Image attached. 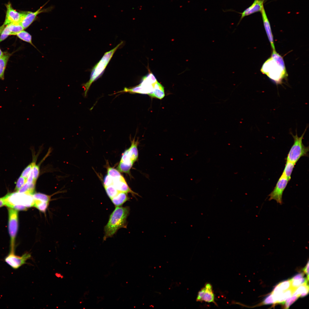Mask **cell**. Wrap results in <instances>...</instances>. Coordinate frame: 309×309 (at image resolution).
I'll return each mask as SVG.
<instances>
[{"label": "cell", "mask_w": 309, "mask_h": 309, "mask_svg": "<svg viewBox=\"0 0 309 309\" xmlns=\"http://www.w3.org/2000/svg\"><path fill=\"white\" fill-rule=\"evenodd\" d=\"M261 71L277 84L282 83L288 76L283 58L275 50H272L271 57L264 63Z\"/></svg>", "instance_id": "6da1fadb"}, {"label": "cell", "mask_w": 309, "mask_h": 309, "mask_svg": "<svg viewBox=\"0 0 309 309\" xmlns=\"http://www.w3.org/2000/svg\"><path fill=\"white\" fill-rule=\"evenodd\" d=\"M130 210V208L128 206L116 207L110 215L108 222L104 227V240L112 237L119 229L126 228V219L129 214Z\"/></svg>", "instance_id": "7a4b0ae2"}, {"label": "cell", "mask_w": 309, "mask_h": 309, "mask_svg": "<svg viewBox=\"0 0 309 309\" xmlns=\"http://www.w3.org/2000/svg\"><path fill=\"white\" fill-rule=\"evenodd\" d=\"M122 43V41L121 42L115 47L105 53L100 61L94 67L91 71L89 80L82 85L84 89V96H86L92 83L102 75L114 54Z\"/></svg>", "instance_id": "3957f363"}, {"label": "cell", "mask_w": 309, "mask_h": 309, "mask_svg": "<svg viewBox=\"0 0 309 309\" xmlns=\"http://www.w3.org/2000/svg\"><path fill=\"white\" fill-rule=\"evenodd\" d=\"M306 129L300 137L298 136L296 132L295 135L292 134L294 142L287 155L286 160L296 164L302 157L308 156L309 147L305 146L302 142Z\"/></svg>", "instance_id": "277c9868"}, {"label": "cell", "mask_w": 309, "mask_h": 309, "mask_svg": "<svg viewBox=\"0 0 309 309\" xmlns=\"http://www.w3.org/2000/svg\"><path fill=\"white\" fill-rule=\"evenodd\" d=\"M2 199L5 205L10 208L17 205L23 206L28 208L34 205L32 195L17 191L9 193Z\"/></svg>", "instance_id": "5b68a950"}, {"label": "cell", "mask_w": 309, "mask_h": 309, "mask_svg": "<svg viewBox=\"0 0 309 309\" xmlns=\"http://www.w3.org/2000/svg\"><path fill=\"white\" fill-rule=\"evenodd\" d=\"M8 214V227L11 239L10 252H15V239L18 227V212L17 210L9 208Z\"/></svg>", "instance_id": "8992f818"}, {"label": "cell", "mask_w": 309, "mask_h": 309, "mask_svg": "<svg viewBox=\"0 0 309 309\" xmlns=\"http://www.w3.org/2000/svg\"><path fill=\"white\" fill-rule=\"evenodd\" d=\"M289 181L287 178L282 175L273 190L269 195V200H275L277 203L282 205L283 203V194Z\"/></svg>", "instance_id": "52a82bcc"}, {"label": "cell", "mask_w": 309, "mask_h": 309, "mask_svg": "<svg viewBox=\"0 0 309 309\" xmlns=\"http://www.w3.org/2000/svg\"><path fill=\"white\" fill-rule=\"evenodd\" d=\"M31 255L30 253H25L21 256L16 255L15 252H10L5 258L6 263L14 269L19 268L23 265L26 264V261L30 259Z\"/></svg>", "instance_id": "ba28073f"}, {"label": "cell", "mask_w": 309, "mask_h": 309, "mask_svg": "<svg viewBox=\"0 0 309 309\" xmlns=\"http://www.w3.org/2000/svg\"><path fill=\"white\" fill-rule=\"evenodd\" d=\"M48 2V1L35 12L21 11L22 17L20 23L24 29L28 27L33 23L39 14L42 12L48 11L49 9H50L48 8L43 9V7Z\"/></svg>", "instance_id": "9c48e42d"}, {"label": "cell", "mask_w": 309, "mask_h": 309, "mask_svg": "<svg viewBox=\"0 0 309 309\" xmlns=\"http://www.w3.org/2000/svg\"><path fill=\"white\" fill-rule=\"evenodd\" d=\"M6 6V15L3 25L6 26L12 23H20L22 17L21 12H18L13 9L10 2L7 4Z\"/></svg>", "instance_id": "30bf717a"}, {"label": "cell", "mask_w": 309, "mask_h": 309, "mask_svg": "<svg viewBox=\"0 0 309 309\" xmlns=\"http://www.w3.org/2000/svg\"><path fill=\"white\" fill-rule=\"evenodd\" d=\"M264 1L265 0H254L252 4L245 9L243 12L239 13L241 15V16L237 25L239 23L244 17L255 13L261 12L264 7Z\"/></svg>", "instance_id": "8fae6325"}, {"label": "cell", "mask_w": 309, "mask_h": 309, "mask_svg": "<svg viewBox=\"0 0 309 309\" xmlns=\"http://www.w3.org/2000/svg\"><path fill=\"white\" fill-rule=\"evenodd\" d=\"M260 12L261 13L264 28L272 50H275L274 41L273 36L271 30L270 23L267 17L264 7L263 8Z\"/></svg>", "instance_id": "7c38bea8"}, {"label": "cell", "mask_w": 309, "mask_h": 309, "mask_svg": "<svg viewBox=\"0 0 309 309\" xmlns=\"http://www.w3.org/2000/svg\"><path fill=\"white\" fill-rule=\"evenodd\" d=\"M113 185L119 192L127 193H129L133 196L138 195L130 189L123 177L119 179H113Z\"/></svg>", "instance_id": "4fadbf2b"}, {"label": "cell", "mask_w": 309, "mask_h": 309, "mask_svg": "<svg viewBox=\"0 0 309 309\" xmlns=\"http://www.w3.org/2000/svg\"><path fill=\"white\" fill-rule=\"evenodd\" d=\"M205 291L201 302L212 303L216 306L217 304L215 301V296L212 285L209 283L206 284L204 287Z\"/></svg>", "instance_id": "5bb4252c"}, {"label": "cell", "mask_w": 309, "mask_h": 309, "mask_svg": "<svg viewBox=\"0 0 309 309\" xmlns=\"http://www.w3.org/2000/svg\"><path fill=\"white\" fill-rule=\"evenodd\" d=\"M129 199L127 193L121 192H119L116 196L111 199L115 207L121 206Z\"/></svg>", "instance_id": "9a60e30c"}, {"label": "cell", "mask_w": 309, "mask_h": 309, "mask_svg": "<svg viewBox=\"0 0 309 309\" xmlns=\"http://www.w3.org/2000/svg\"><path fill=\"white\" fill-rule=\"evenodd\" d=\"M138 144V140L135 141L134 139L131 141L130 146L127 149L129 155L134 163L137 160L138 157V151L137 148Z\"/></svg>", "instance_id": "2e32d148"}, {"label": "cell", "mask_w": 309, "mask_h": 309, "mask_svg": "<svg viewBox=\"0 0 309 309\" xmlns=\"http://www.w3.org/2000/svg\"><path fill=\"white\" fill-rule=\"evenodd\" d=\"M34 200V205L43 203H48L50 201V196L40 193H35L32 195Z\"/></svg>", "instance_id": "e0dca14e"}, {"label": "cell", "mask_w": 309, "mask_h": 309, "mask_svg": "<svg viewBox=\"0 0 309 309\" xmlns=\"http://www.w3.org/2000/svg\"><path fill=\"white\" fill-rule=\"evenodd\" d=\"M296 164L286 160L282 175L287 178L289 181L291 178L292 173Z\"/></svg>", "instance_id": "ac0fdd59"}, {"label": "cell", "mask_w": 309, "mask_h": 309, "mask_svg": "<svg viewBox=\"0 0 309 309\" xmlns=\"http://www.w3.org/2000/svg\"><path fill=\"white\" fill-rule=\"evenodd\" d=\"M309 292V286L306 283L301 285L295 289L292 295L297 296L298 297H304L307 295Z\"/></svg>", "instance_id": "d6986e66"}, {"label": "cell", "mask_w": 309, "mask_h": 309, "mask_svg": "<svg viewBox=\"0 0 309 309\" xmlns=\"http://www.w3.org/2000/svg\"><path fill=\"white\" fill-rule=\"evenodd\" d=\"M9 57V55L5 54L0 58V79H1L4 78L5 70Z\"/></svg>", "instance_id": "ffe728a7"}, {"label": "cell", "mask_w": 309, "mask_h": 309, "mask_svg": "<svg viewBox=\"0 0 309 309\" xmlns=\"http://www.w3.org/2000/svg\"><path fill=\"white\" fill-rule=\"evenodd\" d=\"M7 25L11 35H16L19 32L24 29L20 23H12Z\"/></svg>", "instance_id": "44dd1931"}, {"label": "cell", "mask_w": 309, "mask_h": 309, "mask_svg": "<svg viewBox=\"0 0 309 309\" xmlns=\"http://www.w3.org/2000/svg\"><path fill=\"white\" fill-rule=\"evenodd\" d=\"M16 35L19 38L29 43L37 49L36 47L33 44L32 41V36L29 33L23 30L18 33Z\"/></svg>", "instance_id": "7402d4cb"}, {"label": "cell", "mask_w": 309, "mask_h": 309, "mask_svg": "<svg viewBox=\"0 0 309 309\" xmlns=\"http://www.w3.org/2000/svg\"><path fill=\"white\" fill-rule=\"evenodd\" d=\"M133 164H127L120 161L117 169L120 172L129 173L130 170L133 166Z\"/></svg>", "instance_id": "603a6c76"}, {"label": "cell", "mask_w": 309, "mask_h": 309, "mask_svg": "<svg viewBox=\"0 0 309 309\" xmlns=\"http://www.w3.org/2000/svg\"><path fill=\"white\" fill-rule=\"evenodd\" d=\"M104 188L108 196L110 199L116 196L119 192L113 185L104 187Z\"/></svg>", "instance_id": "cb8c5ba5"}, {"label": "cell", "mask_w": 309, "mask_h": 309, "mask_svg": "<svg viewBox=\"0 0 309 309\" xmlns=\"http://www.w3.org/2000/svg\"><path fill=\"white\" fill-rule=\"evenodd\" d=\"M148 95L152 98L162 99L165 96L164 89H154L153 92Z\"/></svg>", "instance_id": "d4e9b609"}, {"label": "cell", "mask_w": 309, "mask_h": 309, "mask_svg": "<svg viewBox=\"0 0 309 309\" xmlns=\"http://www.w3.org/2000/svg\"><path fill=\"white\" fill-rule=\"evenodd\" d=\"M290 280L291 283V287L294 289L301 285L307 283L308 282L306 278H304L295 280L291 279Z\"/></svg>", "instance_id": "484cf974"}, {"label": "cell", "mask_w": 309, "mask_h": 309, "mask_svg": "<svg viewBox=\"0 0 309 309\" xmlns=\"http://www.w3.org/2000/svg\"><path fill=\"white\" fill-rule=\"evenodd\" d=\"M107 173L108 175L113 179H119L123 177L118 171L111 167L108 168Z\"/></svg>", "instance_id": "4316f807"}, {"label": "cell", "mask_w": 309, "mask_h": 309, "mask_svg": "<svg viewBox=\"0 0 309 309\" xmlns=\"http://www.w3.org/2000/svg\"><path fill=\"white\" fill-rule=\"evenodd\" d=\"M120 161L127 164H133L128 152V149L125 150L122 154Z\"/></svg>", "instance_id": "83f0119b"}, {"label": "cell", "mask_w": 309, "mask_h": 309, "mask_svg": "<svg viewBox=\"0 0 309 309\" xmlns=\"http://www.w3.org/2000/svg\"><path fill=\"white\" fill-rule=\"evenodd\" d=\"M35 163L34 162L29 165L23 171L21 176L27 179Z\"/></svg>", "instance_id": "f1b7e54d"}, {"label": "cell", "mask_w": 309, "mask_h": 309, "mask_svg": "<svg viewBox=\"0 0 309 309\" xmlns=\"http://www.w3.org/2000/svg\"><path fill=\"white\" fill-rule=\"evenodd\" d=\"M27 179L21 176L17 182L15 190L17 191L19 190L27 182Z\"/></svg>", "instance_id": "f546056e"}, {"label": "cell", "mask_w": 309, "mask_h": 309, "mask_svg": "<svg viewBox=\"0 0 309 309\" xmlns=\"http://www.w3.org/2000/svg\"><path fill=\"white\" fill-rule=\"evenodd\" d=\"M10 35V31L7 25L5 27L1 33L0 36V42L6 39Z\"/></svg>", "instance_id": "4dcf8cb0"}, {"label": "cell", "mask_w": 309, "mask_h": 309, "mask_svg": "<svg viewBox=\"0 0 309 309\" xmlns=\"http://www.w3.org/2000/svg\"><path fill=\"white\" fill-rule=\"evenodd\" d=\"M299 297L297 296L292 295L291 297L288 298L285 302V308H288L290 306L295 302Z\"/></svg>", "instance_id": "1f68e13d"}, {"label": "cell", "mask_w": 309, "mask_h": 309, "mask_svg": "<svg viewBox=\"0 0 309 309\" xmlns=\"http://www.w3.org/2000/svg\"><path fill=\"white\" fill-rule=\"evenodd\" d=\"M278 285L284 291L291 287V281L290 280H286L281 282Z\"/></svg>", "instance_id": "d6a6232c"}, {"label": "cell", "mask_w": 309, "mask_h": 309, "mask_svg": "<svg viewBox=\"0 0 309 309\" xmlns=\"http://www.w3.org/2000/svg\"><path fill=\"white\" fill-rule=\"evenodd\" d=\"M32 169L33 179L34 181L36 182L39 175V166L36 165L35 163Z\"/></svg>", "instance_id": "836d02e7"}, {"label": "cell", "mask_w": 309, "mask_h": 309, "mask_svg": "<svg viewBox=\"0 0 309 309\" xmlns=\"http://www.w3.org/2000/svg\"><path fill=\"white\" fill-rule=\"evenodd\" d=\"M275 303L276 301L272 294L266 297L263 302V304H269Z\"/></svg>", "instance_id": "e575fe53"}, {"label": "cell", "mask_w": 309, "mask_h": 309, "mask_svg": "<svg viewBox=\"0 0 309 309\" xmlns=\"http://www.w3.org/2000/svg\"><path fill=\"white\" fill-rule=\"evenodd\" d=\"M113 184V179L108 174L104 177L103 181L104 187L108 186Z\"/></svg>", "instance_id": "d590c367"}, {"label": "cell", "mask_w": 309, "mask_h": 309, "mask_svg": "<svg viewBox=\"0 0 309 309\" xmlns=\"http://www.w3.org/2000/svg\"><path fill=\"white\" fill-rule=\"evenodd\" d=\"M205 291V288L204 287L202 288L198 293L197 297L196 298V301L197 302H200L202 297L203 296V294Z\"/></svg>", "instance_id": "8d00e7d4"}, {"label": "cell", "mask_w": 309, "mask_h": 309, "mask_svg": "<svg viewBox=\"0 0 309 309\" xmlns=\"http://www.w3.org/2000/svg\"><path fill=\"white\" fill-rule=\"evenodd\" d=\"M33 182H36L34 181L33 179V171L32 169L27 179V183L29 184H30Z\"/></svg>", "instance_id": "74e56055"}, {"label": "cell", "mask_w": 309, "mask_h": 309, "mask_svg": "<svg viewBox=\"0 0 309 309\" xmlns=\"http://www.w3.org/2000/svg\"><path fill=\"white\" fill-rule=\"evenodd\" d=\"M304 274L303 273H300L295 275L291 279L295 280L301 278H303Z\"/></svg>", "instance_id": "f35d334b"}, {"label": "cell", "mask_w": 309, "mask_h": 309, "mask_svg": "<svg viewBox=\"0 0 309 309\" xmlns=\"http://www.w3.org/2000/svg\"><path fill=\"white\" fill-rule=\"evenodd\" d=\"M308 267H309V262L308 261V263H307V265H306V266L304 268V270H303L304 271V272L307 275V279L308 280V279H309V268H308Z\"/></svg>", "instance_id": "ab89813d"}, {"label": "cell", "mask_w": 309, "mask_h": 309, "mask_svg": "<svg viewBox=\"0 0 309 309\" xmlns=\"http://www.w3.org/2000/svg\"><path fill=\"white\" fill-rule=\"evenodd\" d=\"M5 205L4 202L2 198H0V207Z\"/></svg>", "instance_id": "60d3db41"}, {"label": "cell", "mask_w": 309, "mask_h": 309, "mask_svg": "<svg viewBox=\"0 0 309 309\" xmlns=\"http://www.w3.org/2000/svg\"><path fill=\"white\" fill-rule=\"evenodd\" d=\"M3 55V54L0 49V58Z\"/></svg>", "instance_id": "b9f144b4"}]
</instances>
